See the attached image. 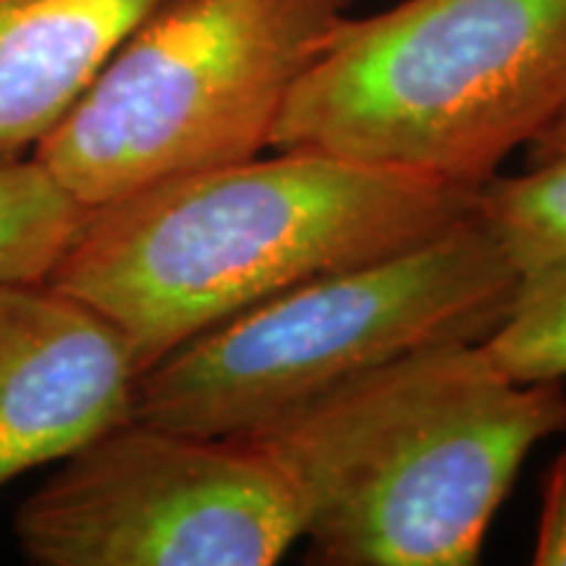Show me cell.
<instances>
[{
	"label": "cell",
	"instance_id": "6da1fadb",
	"mask_svg": "<svg viewBox=\"0 0 566 566\" xmlns=\"http://www.w3.org/2000/svg\"><path fill=\"white\" fill-rule=\"evenodd\" d=\"M475 195L407 168L279 150L95 205L45 281L108 317L142 375L275 294L430 242L472 216Z\"/></svg>",
	"mask_w": 566,
	"mask_h": 566
},
{
	"label": "cell",
	"instance_id": "7a4b0ae2",
	"mask_svg": "<svg viewBox=\"0 0 566 566\" xmlns=\"http://www.w3.org/2000/svg\"><path fill=\"white\" fill-rule=\"evenodd\" d=\"M564 380L516 384L480 342L424 346L244 436L300 509L310 564L472 566Z\"/></svg>",
	"mask_w": 566,
	"mask_h": 566
},
{
	"label": "cell",
	"instance_id": "3957f363",
	"mask_svg": "<svg viewBox=\"0 0 566 566\" xmlns=\"http://www.w3.org/2000/svg\"><path fill=\"white\" fill-rule=\"evenodd\" d=\"M566 111V0H401L346 17L271 150H321L478 189Z\"/></svg>",
	"mask_w": 566,
	"mask_h": 566
},
{
	"label": "cell",
	"instance_id": "277c9868",
	"mask_svg": "<svg viewBox=\"0 0 566 566\" xmlns=\"http://www.w3.org/2000/svg\"><path fill=\"white\" fill-rule=\"evenodd\" d=\"M516 275L475 218L391 258L321 275L218 323L145 370L132 417L244 438L424 346L483 342Z\"/></svg>",
	"mask_w": 566,
	"mask_h": 566
},
{
	"label": "cell",
	"instance_id": "5b68a950",
	"mask_svg": "<svg viewBox=\"0 0 566 566\" xmlns=\"http://www.w3.org/2000/svg\"><path fill=\"white\" fill-rule=\"evenodd\" d=\"M354 0H168L32 155L95 208L271 150L289 97Z\"/></svg>",
	"mask_w": 566,
	"mask_h": 566
},
{
	"label": "cell",
	"instance_id": "8992f818",
	"mask_svg": "<svg viewBox=\"0 0 566 566\" xmlns=\"http://www.w3.org/2000/svg\"><path fill=\"white\" fill-rule=\"evenodd\" d=\"M13 533L38 566H271L302 520L258 446L129 417L63 459Z\"/></svg>",
	"mask_w": 566,
	"mask_h": 566
},
{
	"label": "cell",
	"instance_id": "52a82bcc",
	"mask_svg": "<svg viewBox=\"0 0 566 566\" xmlns=\"http://www.w3.org/2000/svg\"><path fill=\"white\" fill-rule=\"evenodd\" d=\"M137 378L95 307L48 281L0 283V488L129 420Z\"/></svg>",
	"mask_w": 566,
	"mask_h": 566
},
{
	"label": "cell",
	"instance_id": "ba28073f",
	"mask_svg": "<svg viewBox=\"0 0 566 566\" xmlns=\"http://www.w3.org/2000/svg\"><path fill=\"white\" fill-rule=\"evenodd\" d=\"M168 0H0V160L30 155Z\"/></svg>",
	"mask_w": 566,
	"mask_h": 566
},
{
	"label": "cell",
	"instance_id": "9c48e42d",
	"mask_svg": "<svg viewBox=\"0 0 566 566\" xmlns=\"http://www.w3.org/2000/svg\"><path fill=\"white\" fill-rule=\"evenodd\" d=\"M472 218L516 281L566 271V153L478 187Z\"/></svg>",
	"mask_w": 566,
	"mask_h": 566
},
{
	"label": "cell",
	"instance_id": "30bf717a",
	"mask_svg": "<svg viewBox=\"0 0 566 566\" xmlns=\"http://www.w3.org/2000/svg\"><path fill=\"white\" fill-rule=\"evenodd\" d=\"M87 212L32 153L0 160V283L45 281Z\"/></svg>",
	"mask_w": 566,
	"mask_h": 566
},
{
	"label": "cell",
	"instance_id": "8fae6325",
	"mask_svg": "<svg viewBox=\"0 0 566 566\" xmlns=\"http://www.w3.org/2000/svg\"><path fill=\"white\" fill-rule=\"evenodd\" d=\"M483 349L516 384L566 378V271L516 283L504 321L488 334Z\"/></svg>",
	"mask_w": 566,
	"mask_h": 566
},
{
	"label": "cell",
	"instance_id": "7c38bea8",
	"mask_svg": "<svg viewBox=\"0 0 566 566\" xmlns=\"http://www.w3.org/2000/svg\"><path fill=\"white\" fill-rule=\"evenodd\" d=\"M533 564L566 566V451L548 464L543 475Z\"/></svg>",
	"mask_w": 566,
	"mask_h": 566
},
{
	"label": "cell",
	"instance_id": "4fadbf2b",
	"mask_svg": "<svg viewBox=\"0 0 566 566\" xmlns=\"http://www.w3.org/2000/svg\"><path fill=\"white\" fill-rule=\"evenodd\" d=\"M564 153H566V111L558 116V122L551 126L543 137H537L533 145L527 147V158H530V166H535V163H546Z\"/></svg>",
	"mask_w": 566,
	"mask_h": 566
}]
</instances>
